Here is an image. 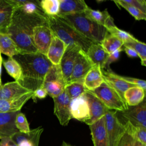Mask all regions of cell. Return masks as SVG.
Segmentation results:
<instances>
[{
  "label": "cell",
  "instance_id": "cell-21",
  "mask_svg": "<svg viewBox=\"0 0 146 146\" xmlns=\"http://www.w3.org/2000/svg\"><path fill=\"white\" fill-rule=\"evenodd\" d=\"M66 47V44L54 34L46 54L47 58L52 64H59Z\"/></svg>",
  "mask_w": 146,
  "mask_h": 146
},
{
  "label": "cell",
  "instance_id": "cell-11",
  "mask_svg": "<svg viewBox=\"0 0 146 146\" xmlns=\"http://www.w3.org/2000/svg\"><path fill=\"white\" fill-rule=\"evenodd\" d=\"M54 33L48 25H39L33 29V39L38 52L46 55Z\"/></svg>",
  "mask_w": 146,
  "mask_h": 146
},
{
  "label": "cell",
  "instance_id": "cell-8",
  "mask_svg": "<svg viewBox=\"0 0 146 146\" xmlns=\"http://www.w3.org/2000/svg\"><path fill=\"white\" fill-rule=\"evenodd\" d=\"M53 100L54 114L58 118L59 123L63 126H66L72 119L70 112L71 99L64 90L60 95L54 98Z\"/></svg>",
  "mask_w": 146,
  "mask_h": 146
},
{
  "label": "cell",
  "instance_id": "cell-15",
  "mask_svg": "<svg viewBox=\"0 0 146 146\" xmlns=\"http://www.w3.org/2000/svg\"><path fill=\"white\" fill-rule=\"evenodd\" d=\"M70 112L72 119L84 123H86L90 119L88 104L84 94L78 98L71 99Z\"/></svg>",
  "mask_w": 146,
  "mask_h": 146
},
{
  "label": "cell",
  "instance_id": "cell-4",
  "mask_svg": "<svg viewBox=\"0 0 146 146\" xmlns=\"http://www.w3.org/2000/svg\"><path fill=\"white\" fill-rule=\"evenodd\" d=\"M59 17L63 18L81 34L94 43H100L108 33L105 27L87 18L84 13Z\"/></svg>",
  "mask_w": 146,
  "mask_h": 146
},
{
  "label": "cell",
  "instance_id": "cell-5",
  "mask_svg": "<svg viewBox=\"0 0 146 146\" xmlns=\"http://www.w3.org/2000/svg\"><path fill=\"white\" fill-rule=\"evenodd\" d=\"M89 91L96 96L110 110L121 112L128 108L126 103L118 93L105 82L98 88Z\"/></svg>",
  "mask_w": 146,
  "mask_h": 146
},
{
  "label": "cell",
  "instance_id": "cell-30",
  "mask_svg": "<svg viewBox=\"0 0 146 146\" xmlns=\"http://www.w3.org/2000/svg\"><path fill=\"white\" fill-rule=\"evenodd\" d=\"M18 9L26 14L47 17L40 6V1L38 0H25L23 5Z\"/></svg>",
  "mask_w": 146,
  "mask_h": 146
},
{
  "label": "cell",
  "instance_id": "cell-2",
  "mask_svg": "<svg viewBox=\"0 0 146 146\" xmlns=\"http://www.w3.org/2000/svg\"><path fill=\"white\" fill-rule=\"evenodd\" d=\"M20 64L22 77L18 83L34 92L42 86L44 77L52 64L46 55L39 52L19 53L13 57Z\"/></svg>",
  "mask_w": 146,
  "mask_h": 146
},
{
  "label": "cell",
  "instance_id": "cell-22",
  "mask_svg": "<svg viewBox=\"0 0 146 146\" xmlns=\"http://www.w3.org/2000/svg\"><path fill=\"white\" fill-rule=\"evenodd\" d=\"M91 62L98 65L101 69L105 67V64L109 55L99 43H93L86 52Z\"/></svg>",
  "mask_w": 146,
  "mask_h": 146
},
{
  "label": "cell",
  "instance_id": "cell-41",
  "mask_svg": "<svg viewBox=\"0 0 146 146\" xmlns=\"http://www.w3.org/2000/svg\"><path fill=\"white\" fill-rule=\"evenodd\" d=\"M125 3L129 4L141 10L146 14V2L144 0H123Z\"/></svg>",
  "mask_w": 146,
  "mask_h": 146
},
{
  "label": "cell",
  "instance_id": "cell-19",
  "mask_svg": "<svg viewBox=\"0 0 146 146\" xmlns=\"http://www.w3.org/2000/svg\"><path fill=\"white\" fill-rule=\"evenodd\" d=\"M19 111L7 113L0 112V139L6 136L11 137L19 131L15 127V119Z\"/></svg>",
  "mask_w": 146,
  "mask_h": 146
},
{
  "label": "cell",
  "instance_id": "cell-42",
  "mask_svg": "<svg viewBox=\"0 0 146 146\" xmlns=\"http://www.w3.org/2000/svg\"><path fill=\"white\" fill-rule=\"evenodd\" d=\"M123 48H120L119 50H117L111 54H109L108 58H107V61L106 62V64H105V67L104 69H106V70H108V69H110L109 68V67H110V65L113 63V62H116L117 60H118V59H119V57H120V52L121 51H123Z\"/></svg>",
  "mask_w": 146,
  "mask_h": 146
},
{
  "label": "cell",
  "instance_id": "cell-40",
  "mask_svg": "<svg viewBox=\"0 0 146 146\" xmlns=\"http://www.w3.org/2000/svg\"><path fill=\"white\" fill-rule=\"evenodd\" d=\"M136 140L146 145V128L141 127H135Z\"/></svg>",
  "mask_w": 146,
  "mask_h": 146
},
{
  "label": "cell",
  "instance_id": "cell-13",
  "mask_svg": "<svg viewBox=\"0 0 146 146\" xmlns=\"http://www.w3.org/2000/svg\"><path fill=\"white\" fill-rule=\"evenodd\" d=\"M84 94L88 102L90 114V119L85 123L90 125L105 116L109 110L96 96L89 91L86 90Z\"/></svg>",
  "mask_w": 146,
  "mask_h": 146
},
{
  "label": "cell",
  "instance_id": "cell-20",
  "mask_svg": "<svg viewBox=\"0 0 146 146\" xmlns=\"http://www.w3.org/2000/svg\"><path fill=\"white\" fill-rule=\"evenodd\" d=\"M59 17L83 13L88 7L83 0H59Z\"/></svg>",
  "mask_w": 146,
  "mask_h": 146
},
{
  "label": "cell",
  "instance_id": "cell-27",
  "mask_svg": "<svg viewBox=\"0 0 146 146\" xmlns=\"http://www.w3.org/2000/svg\"><path fill=\"white\" fill-rule=\"evenodd\" d=\"M145 91L143 88L136 86L128 88L124 94V98L128 106L139 104L145 99Z\"/></svg>",
  "mask_w": 146,
  "mask_h": 146
},
{
  "label": "cell",
  "instance_id": "cell-47",
  "mask_svg": "<svg viewBox=\"0 0 146 146\" xmlns=\"http://www.w3.org/2000/svg\"><path fill=\"white\" fill-rule=\"evenodd\" d=\"M135 146H146V145L143 144V143H140V141H137L136 140L135 141Z\"/></svg>",
  "mask_w": 146,
  "mask_h": 146
},
{
  "label": "cell",
  "instance_id": "cell-16",
  "mask_svg": "<svg viewBox=\"0 0 146 146\" xmlns=\"http://www.w3.org/2000/svg\"><path fill=\"white\" fill-rule=\"evenodd\" d=\"M43 128L40 126L25 133L19 131L11 137L18 146H39V143Z\"/></svg>",
  "mask_w": 146,
  "mask_h": 146
},
{
  "label": "cell",
  "instance_id": "cell-44",
  "mask_svg": "<svg viewBox=\"0 0 146 146\" xmlns=\"http://www.w3.org/2000/svg\"><path fill=\"white\" fill-rule=\"evenodd\" d=\"M0 139V146H18L11 137H3Z\"/></svg>",
  "mask_w": 146,
  "mask_h": 146
},
{
  "label": "cell",
  "instance_id": "cell-3",
  "mask_svg": "<svg viewBox=\"0 0 146 146\" xmlns=\"http://www.w3.org/2000/svg\"><path fill=\"white\" fill-rule=\"evenodd\" d=\"M48 23L54 34L61 39L66 46L77 45L86 53L90 46L94 43L81 34L61 17H48Z\"/></svg>",
  "mask_w": 146,
  "mask_h": 146
},
{
  "label": "cell",
  "instance_id": "cell-35",
  "mask_svg": "<svg viewBox=\"0 0 146 146\" xmlns=\"http://www.w3.org/2000/svg\"><path fill=\"white\" fill-rule=\"evenodd\" d=\"M59 0H42L40 6L47 17L57 16L59 12Z\"/></svg>",
  "mask_w": 146,
  "mask_h": 146
},
{
  "label": "cell",
  "instance_id": "cell-29",
  "mask_svg": "<svg viewBox=\"0 0 146 146\" xmlns=\"http://www.w3.org/2000/svg\"><path fill=\"white\" fill-rule=\"evenodd\" d=\"M84 14L87 18L104 27L111 17L106 9L101 11L99 10L92 9L89 7L85 10L84 11Z\"/></svg>",
  "mask_w": 146,
  "mask_h": 146
},
{
  "label": "cell",
  "instance_id": "cell-32",
  "mask_svg": "<svg viewBox=\"0 0 146 146\" xmlns=\"http://www.w3.org/2000/svg\"><path fill=\"white\" fill-rule=\"evenodd\" d=\"M100 44L104 50L110 54L121 48L124 43L117 38L108 33Z\"/></svg>",
  "mask_w": 146,
  "mask_h": 146
},
{
  "label": "cell",
  "instance_id": "cell-1",
  "mask_svg": "<svg viewBox=\"0 0 146 146\" xmlns=\"http://www.w3.org/2000/svg\"><path fill=\"white\" fill-rule=\"evenodd\" d=\"M48 25V17L29 15L19 10H15L10 25L5 32L10 35L21 51V53L36 52L33 33L35 27Z\"/></svg>",
  "mask_w": 146,
  "mask_h": 146
},
{
  "label": "cell",
  "instance_id": "cell-36",
  "mask_svg": "<svg viewBox=\"0 0 146 146\" xmlns=\"http://www.w3.org/2000/svg\"><path fill=\"white\" fill-rule=\"evenodd\" d=\"M64 91L68 94L71 99L78 98L83 95L86 89L83 83L71 82L66 85Z\"/></svg>",
  "mask_w": 146,
  "mask_h": 146
},
{
  "label": "cell",
  "instance_id": "cell-34",
  "mask_svg": "<svg viewBox=\"0 0 146 146\" xmlns=\"http://www.w3.org/2000/svg\"><path fill=\"white\" fill-rule=\"evenodd\" d=\"M123 46H127L133 48L137 54L141 59L142 66H146V44L135 38L128 42L124 43Z\"/></svg>",
  "mask_w": 146,
  "mask_h": 146
},
{
  "label": "cell",
  "instance_id": "cell-31",
  "mask_svg": "<svg viewBox=\"0 0 146 146\" xmlns=\"http://www.w3.org/2000/svg\"><path fill=\"white\" fill-rule=\"evenodd\" d=\"M124 124L125 131L118 141L116 146H135L136 141L135 126L128 121H126Z\"/></svg>",
  "mask_w": 146,
  "mask_h": 146
},
{
  "label": "cell",
  "instance_id": "cell-26",
  "mask_svg": "<svg viewBox=\"0 0 146 146\" xmlns=\"http://www.w3.org/2000/svg\"><path fill=\"white\" fill-rule=\"evenodd\" d=\"M15 10L7 0H0V31L5 32L12 20Z\"/></svg>",
  "mask_w": 146,
  "mask_h": 146
},
{
  "label": "cell",
  "instance_id": "cell-10",
  "mask_svg": "<svg viewBox=\"0 0 146 146\" xmlns=\"http://www.w3.org/2000/svg\"><path fill=\"white\" fill-rule=\"evenodd\" d=\"M94 65L86 54L80 50L76 58L73 70L67 84L76 82L83 83L84 77Z\"/></svg>",
  "mask_w": 146,
  "mask_h": 146
},
{
  "label": "cell",
  "instance_id": "cell-48",
  "mask_svg": "<svg viewBox=\"0 0 146 146\" xmlns=\"http://www.w3.org/2000/svg\"><path fill=\"white\" fill-rule=\"evenodd\" d=\"M61 146H74V145H71V144L68 143H67V142L63 141L62 142V145H61Z\"/></svg>",
  "mask_w": 146,
  "mask_h": 146
},
{
  "label": "cell",
  "instance_id": "cell-33",
  "mask_svg": "<svg viewBox=\"0 0 146 146\" xmlns=\"http://www.w3.org/2000/svg\"><path fill=\"white\" fill-rule=\"evenodd\" d=\"M3 66L8 73L15 81L18 82L21 80L22 77V68L18 62L13 58H9L7 60L3 62Z\"/></svg>",
  "mask_w": 146,
  "mask_h": 146
},
{
  "label": "cell",
  "instance_id": "cell-7",
  "mask_svg": "<svg viewBox=\"0 0 146 146\" xmlns=\"http://www.w3.org/2000/svg\"><path fill=\"white\" fill-rule=\"evenodd\" d=\"M104 117L108 145L116 146L125 131V124L120 121L116 111L109 110Z\"/></svg>",
  "mask_w": 146,
  "mask_h": 146
},
{
  "label": "cell",
  "instance_id": "cell-17",
  "mask_svg": "<svg viewBox=\"0 0 146 146\" xmlns=\"http://www.w3.org/2000/svg\"><path fill=\"white\" fill-rule=\"evenodd\" d=\"M94 146H108L104 116L89 125Z\"/></svg>",
  "mask_w": 146,
  "mask_h": 146
},
{
  "label": "cell",
  "instance_id": "cell-43",
  "mask_svg": "<svg viewBox=\"0 0 146 146\" xmlns=\"http://www.w3.org/2000/svg\"><path fill=\"white\" fill-rule=\"evenodd\" d=\"M47 95V92L46 90L43 87H40L38 89H36L33 92V96L32 97V99L35 101L36 98L43 99L46 98Z\"/></svg>",
  "mask_w": 146,
  "mask_h": 146
},
{
  "label": "cell",
  "instance_id": "cell-12",
  "mask_svg": "<svg viewBox=\"0 0 146 146\" xmlns=\"http://www.w3.org/2000/svg\"><path fill=\"white\" fill-rule=\"evenodd\" d=\"M119 112L126 121L130 122L135 127L146 128V101L145 99L139 104L135 106H128L127 109Z\"/></svg>",
  "mask_w": 146,
  "mask_h": 146
},
{
  "label": "cell",
  "instance_id": "cell-45",
  "mask_svg": "<svg viewBox=\"0 0 146 146\" xmlns=\"http://www.w3.org/2000/svg\"><path fill=\"white\" fill-rule=\"evenodd\" d=\"M124 47V50L127 54V55L130 57V58H136L138 56V55L137 52L132 48L127 47V46H123Z\"/></svg>",
  "mask_w": 146,
  "mask_h": 146
},
{
  "label": "cell",
  "instance_id": "cell-18",
  "mask_svg": "<svg viewBox=\"0 0 146 146\" xmlns=\"http://www.w3.org/2000/svg\"><path fill=\"white\" fill-rule=\"evenodd\" d=\"M33 96V92H29L21 96L9 99H0V112L7 113L19 111L23 105Z\"/></svg>",
  "mask_w": 146,
  "mask_h": 146
},
{
  "label": "cell",
  "instance_id": "cell-46",
  "mask_svg": "<svg viewBox=\"0 0 146 146\" xmlns=\"http://www.w3.org/2000/svg\"><path fill=\"white\" fill-rule=\"evenodd\" d=\"M3 62L2 58L1 56V53L0 52V80H1V73H2V63Z\"/></svg>",
  "mask_w": 146,
  "mask_h": 146
},
{
  "label": "cell",
  "instance_id": "cell-28",
  "mask_svg": "<svg viewBox=\"0 0 146 146\" xmlns=\"http://www.w3.org/2000/svg\"><path fill=\"white\" fill-rule=\"evenodd\" d=\"M108 33L121 40L124 43L128 42L135 38L130 33L119 29L114 23L113 18L111 17L107 21L105 26Z\"/></svg>",
  "mask_w": 146,
  "mask_h": 146
},
{
  "label": "cell",
  "instance_id": "cell-24",
  "mask_svg": "<svg viewBox=\"0 0 146 146\" xmlns=\"http://www.w3.org/2000/svg\"><path fill=\"white\" fill-rule=\"evenodd\" d=\"M103 82L101 68L94 64L84 77L83 84L87 90L92 91L100 86Z\"/></svg>",
  "mask_w": 146,
  "mask_h": 146
},
{
  "label": "cell",
  "instance_id": "cell-39",
  "mask_svg": "<svg viewBox=\"0 0 146 146\" xmlns=\"http://www.w3.org/2000/svg\"><path fill=\"white\" fill-rule=\"evenodd\" d=\"M119 77L121 79L124 80V81H125V82H128L130 84L135 85L137 87H139L143 88L144 91H145V90H146V82H145V80L137 79V78L128 77V76H121V75H119Z\"/></svg>",
  "mask_w": 146,
  "mask_h": 146
},
{
  "label": "cell",
  "instance_id": "cell-23",
  "mask_svg": "<svg viewBox=\"0 0 146 146\" xmlns=\"http://www.w3.org/2000/svg\"><path fill=\"white\" fill-rule=\"evenodd\" d=\"M30 91L23 87L17 81L5 83L0 88V99H9L14 98Z\"/></svg>",
  "mask_w": 146,
  "mask_h": 146
},
{
  "label": "cell",
  "instance_id": "cell-49",
  "mask_svg": "<svg viewBox=\"0 0 146 146\" xmlns=\"http://www.w3.org/2000/svg\"><path fill=\"white\" fill-rule=\"evenodd\" d=\"M2 82H1V80H0V88H1V87L2 86Z\"/></svg>",
  "mask_w": 146,
  "mask_h": 146
},
{
  "label": "cell",
  "instance_id": "cell-9",
  "mask_svg": "<svg viewBox=\"0 0 146 146\" xmlns=\"http://www.w3.org/2000/svg\"><path fill=\"white\" fill-rule=\"evenodd\" d=\"M80 50H82L81 48L75 44L66 46L59 63L66 85L69 81L76 58Z\"/></svg>",
  "mask_w": 146,
  "mask_h": 146
},
{
  "label": "cell",
  "instance_id": "cell-6",
  "mask_svg": "<svg viewBox=\"0 0 146 146\" xmlns=\"http://www.w3.org/2000/svg\"><path fill=\"white\" fill-rule=\"evenodd\" d=\"M65 86L59 64H52L44 77L42 87L46 90L48 95L54 98L64 91Z\"/></svg>",
  "mask_w": 146,
  "mask_h": 146
},
{
  "label": "cell",
  "instance_id": "cell-14",
  "mask_svg": "<svg viewBox=\"0 0 146 146\" xmlns=\"http://www.w3.org/2000/svg\"><path fill=\"white\" fill-rule=\"evenodd\" d=\"M102 75L104 82L112 87L125 102L124 98V94L128 88L136 87V86L130 84L121 79L119 75L114 73L110 69H101Z\"/></svg>",
  "mask_w": 146,
  "mask_h": 146
},
{
  "label": "cell",
  "instance_id": "cell-37",
  "mask_svg": "<svg viewBox=\"0 0 146 146\" xmlns=\"http://www.w3.org/2000/svg\"><path fill=\"white\" fill-rule=\"evenodd\" d=\"M114 2L116 5H119L120 6L125 9L132 16H133L136 20H145L146 14L142 12L139 9L125 3L123 0L114 1Z\"/></svg>",
  "mask_w": 146,
  "mask_h": 146
},
{
  "label": "cell",
  "instance_id": "cell-25",
  "mask_svg": "<svg viewBox=\"0 0 146 146\" xmlns=\"http://www.w3.org/2000/svg\"><path fill=\"white\" fill-rule=\"evenodd\" d=\"M0 52L9 58H13L21 53L17 45L5 32L0 31Z\"/></svg>",
  "mask_w": 146,
  "mask_h": 146
},
{
  "label": "cell",
  "instance_id": "cell-38",
  "mask_svg": "<svg viewBox=\"0 0 146 146\" xmlns=\"http://www.w3.org/2000/svg\"><path fill=\"white\" fill-rule=\"evenodd\" d=\"M15 125L17 129L22 133H29L30 131V127L26 116L19 111L15 119Z\"/></svg>",
  "mask_w": 146,
  "mask_h": 146
}]
</instances>
